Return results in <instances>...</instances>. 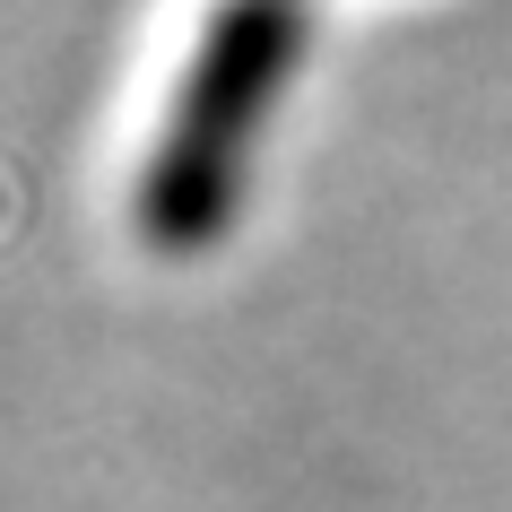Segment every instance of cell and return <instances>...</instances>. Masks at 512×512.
<instances>
[{
    "mask_svg": "<svg viewBox=\"0 0 512 512\" xmlns=\"http://www.w3.org/2000/svg\"><path fill=\"white\" fill-rule=\"evenodd\" d=\"M287 61H296V0H226L209 18L139 183V217L157 243H200L226 226Z\"/></svg>",
    "mask_w": 512,
    "mask_h": 512,
    "instance_id": "obj_1",
    "label": "cell"
}]
</instances>
